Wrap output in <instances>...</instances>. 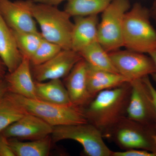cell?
Listing matches in <instances>:
<instances>
[{
  "mask_svg": "<svg viewBox=\"0 0 156 156\" xmlns=\"http://www.w3.org/2000/svg\"><path fill=\"white\" fill-rule=\"evenodd\" d=\"M131 91L126 116L156 129V114L150 92L143 79L130 82Z\"/></svg>",
  "mask_w": 156,
  "mask_h": 156,
  "instance_id": "9",
  "label": "cell"
},
{
  "mask_svg": "<svg viewBox=\"0 0 156 156\" xmlns=\"http://www.w3.org/2000/svg\"><path fill=\"white\" fill-rule=\"evenodd\" d=\"M82 58L79 53L71 49L62 50L48 61L39 65L31 66L33 77L37 82L65 78Z\"/></svg>",
  "mask_w": 156,
  "mask_h": 156,
  "instance_id": "11",
  "label": "cell"
},
{
  "mask_svg": "<svg viewBox=\"0 0 156 156\" xmlns=\"http://www.w3.org/2000/svg\"><path fill=\"white\" fill-rule=\"evenodd\" d=\"M33 0H0V14L12 30L38 32L33 15Z\"/></svg>",
  "mask_w": 156,
  "mask_h": 156,
  "instance_id": "10",
  "label": "cell"
},
{
  "mask_svg": "<svg viewBox=\"0 0 156 156\" xmlns=\"http://www.w3.org/2000/svg\"><path fill=\"white\" fill-rule=\"evenodd\" d=\"M113 0H67L65 11L71 17L98 15Z\"/></svg>",
  "mask_w": 156,
  "mask_h": 156,
  "instance_id": "22",
  "label": "cell"
},
{
  "mask_svg": "<svg viewBox=\"0 0 156 156\" xmlns=\"http://www.w3.org/2000/svg\"><path fill=\"white\" fill-rule=\"evenodd\" d=\"M7 69L4 64L0 63V82L4 80L6 75V69Z\"/></svg>",
  "mask_w": 156,
  "mask_h": 156,
  "instance_id": "32",
  "label": "cell"
},
{
  "mask_svg": "<svg viewBox=\"0 0 156 156\" xmlns=\"http://www.w3.org/2000/svg\"><path fill=\"white\" fill-rule=\"evenodd\" d=\"M108 53L118 72L130 82L152 76L156 72L153 60L145 53L128 50H119Z\"/></svg>",
  "mask_w": 156,
  "mask_h": 156,
  "instance_id": "8",
  "label": "cell"
},
{
  "mask_svg": "<svg viewBox=\"0 0 156 156\" xmlns=\"http://www.w3.org/2000/svg\"><path fill=\"white\" fill-rule=\"evenodd\" d=\"M148 54L152 59V60H153L156 68V49L154 50L153 51H151ZM152 76L154 80L156 82V72L153 75H152Z\"/></svg>",
  "mask_w": 156,
  "mask_h": 156,
  "instance_id": "31",
  "label": "cell"
},
{
  "mask_svg": "<svg viewBox=\"0 0 156 156\" xmlns=\"http://www.w3.org/2000/svg\"><path fill=\"white\" fill-rule=\"evenodd\" d=\"M112 156H156L148 151L139 149H131L122 151H113Z\"/></svg>",
  "mask_w": 156,
  "mask_h": 156,
  "instance_id": "25",
  "label": "cell"
},
{
  "mask_svg": "<svg viewBox=\"0 0 156 156\" xmlns=\"http://www.w3.org/2000/svg\"><path fill=\"white\" fill-rule=\"evenodd\" d=\"M15 156L49 155L53 142L51 135L41 139L23 141L17 138H9Z\"/></svg>",
  "mask_w": 156,
  "mask_h": 156,
  "instance_id": "19",
  "label": "cell"
},
{
  "mask_svg": "<svg viewBox=\"0 0 156 156\" xmlns=\"http://www.w3.org/2000/svg\"><path fill=\"white\" fill-rule=\"evenodd\" d=\"M37 99L62 106L73 105L61 79L45 82L35 81Z\"/></svg>",
  "mask_w": 156,
  "mask_h": 156,
  "instance_id": "18",
  "label": "cell"
},
{
  "mask_svg": "<svg viewBox=\"0 0 156 156\" xmlns=\"http://www.w3.org/2000/svg\"><path fill=\"white\" fill-rule=\"evenodd\" d=\"M12 30L17 48L23 57H27L30 60L44 38L41 32H27Z\"/></svg>",
  "mask_w": 156,
  "mask_h": 156,
  "instance_id": "23",
  "label": "cell"
},
{
  "mask_svg": "<svg viewBox=\"0 0 156 156\" xmlns=\"http://www.w3.org/2000/svg\"><path fill=\"white\" fill-rule=\"evenodd\" d=\"M4 80L9 92L27 98L37 99L35 81L28 58L23 57L19 66L14 71L6 74Z\"/></svg>",
  "mask_w": 156,
  "mask_h": 156,
  "instance_id": "14",
  "label": "cell"
},
{
  "mask_svg": "<svg viewBox=\"0 0 156 156\" xmlns=\"http://www.w3.org/2000/svg\"><path fill=\"white\" fill-rule=\"evenodd\" d=\"M87 62L82 58L66 77L64 83L73 104L83 108L94 98L87 87Z\"/></svg>",
  "mask_w": 156,
  "mask_h": 156,
  "instance_id": "13",
  "label": "cell"
},
{
  "mask_svg": "<svg viewBox=\"0 0 156 156\" xmlns=\"http://www.w3.org/2000/svg\"><path fill=\"white\" fill-rule=\"evenodd\" d=\"M127 82H130L119 73L98 69L87 63V87L93 98L101 91L115 88Z\"/></svg>",
  "mask_w": 156,
  "mask_h": 156,
  "instance_id": "17",
  "label": "cell"
},
{
  "mask_svg": "<svg viewBox=\"0 0 156 156\" xmlns=\"http://www.w3.org/2000/svg\"><path fill=\"white\" fill-rule=\"evenodd\" d=\"M156 129L124 117L113 128L106 138L123 151L143 150L156 155V144L153 136Z\"/></svg>",
  "mask_w": 156,
  "mask_h": 156,
  "instance_id": "7",
  "label": "cell"
},
{
  "mask_svg": "<svg viewBox=\"0 0 156 156\" xmlns=\"http://www.w3.org/2000/svg\"><path fill=\"white\" fill-rule=\"evenodd\" d=\"M7 92H8V86L5 81L4 79L0 82V99Z\"/></svg>",
  "mask_w": 156,
  "mask_h": 156,
  "instance_id": "29",
  "label": "cell"
},
{
  "mask_svg": "<svg viewBox=\"0 0 156 156\" xmlns=\"http://www.w3.org/2000/svg\"><path fill=\"white\" fill-rule=\"evenodd\" d=\"M0 59L9 73L21 63L23 56L17 48L12 30L0 14Z\"/></svg>",
  "mask_w": 156,
  "mask_h": 156,
  "instance_id": "16",
  "label": "cell"
},
{
  "mask_svg": "<svg viewBox=\"0 0 156 156\" xmlns=\"http://www.w3.org/2000/svg\"><path fill=\"white\" fill-rule=\"evenodd\" d=\"M53 126L39 117L27 113L3 130L1 134L7 138L32 140L50 136Z\"/></svg>",
  "mask_w": 156,
  "mask_h": 156,
  "instance_id": "12",
  "label": "cell"
},
{
  "mask_svg": "<svg viewBox=\"0 0 156 156\" xmlns=\"http://www.w3.org/2000/svg\"><path fill=\"white\" fill-rule=\"evenodd\" d=\"M0 63H1V64H3V62H2V60H1V59H0Z\"/></svg>",
  "mask_w": 156,
  "mask_h": 156,
  "instance_id": "34",
  "label": "cell"
},
{
  "mask_svg": "<svg viewBox=\"0 0 156 156\" xmlns=\"http://www.w3.org/2000/svg\"><path fill=\"white\" fill-rule=\"evenodd\" d=\"M150 11L151 17L153 18L154 21L156 25V0H154L151 8L150 9Z\"/></svg>",
  "mask_w": 156,
  "mask_h": 156,
  "instance_id": "30",
  "label": "cell"
},
{
  "mask_svg": "<svg viewBox=\"0 0 156 156\" xmlns=\"http://www.w3.org/2000/svg\"><path fill=\"white\" fill-rule=\"evenodd\" d=\"M153 137L154 141V142H155L156 144V134H154L153 136Z\"/></svg>",
  "mask_w": 156,
  "mask_h": 156,
  "instance_id": "33",
  "label": "cell"
},
{
  "mask_svg": "<svg viewBox=\"0 0 156 156\" xmlns=\"http://www.w3.org/2000/svg\"><path fill=\"white\" fill-rule=\"evenodd\" d=\"M13 94L27 112L39 117L53 127L89 123L83 108L62 106Z\"/></svg>",
  "mask_w": 156,
  "mask_h": 156,
  "instance_id": "4",
  "label": "cell"
},
{
  "mask_svg": "<svg viewBox=\"0 0 156 156\" xmlns=\"http://www.w3.org/2000/svg\"><path fill=\"white\" fill-rule=\"evenodd\" d=\"M0 156H15L9 144V138L0 134Z\"/></svg>",
  "mask_w": 156,
  "mask_h": 156,
  "instance_id": "26",
  "label": "cell"
},
{
  "mask_svg": "<svg viewBox=\"0 0 156 156\" xmlns=\"http://www.w3.org/2000/svg\"><path fill=\"white\" fill-rule=\"evenodd\" d=\"M79 53L82 58L92 67L119 73L112 62L109 53L98 41L87 46Z\"/></svg>",
  "mask_w": 156,
  "mask_h": 156,
  "instance_id": "21",
  "label": "cell"
},
{
  "mask_svg": "<svg viewBox=\"0 0 156 156\" xmlns=\"http://www.w3.org/2000/svg\"><path fill=\"white\" fill-rule=\"evenodd\" d=\"M71 49L79 53L84 48L98 41V15L74 17Z\"/></svg>",
  "mask_w": 156,
  "mask_h": 156,
  "instance_id": "15",
  "label": "cell"
},
{
  "mask_svg": "<svg viewBox=\"0 0 156 156\" xmlns=\"http://www.w3.org/2000/svg\"><path fill=\"white\" fill-rule=\"evenodd\" d=\"M33 1L34 2L36 3L45 4V5L57 7L62 2L67 0H33Z\"/></svg>",
  "mask_w": 156,
  "mask_h": 156,
  "instance_id": "28",
  "label": "cell"
},
{
  "mask_svg": "<svg viewBox=\"0 0 156 156\" xmlns=\"http://www.w3.org/2000/svg\"><path fill=\"white\" fill-rule=\"evenodd\" d=\"M62 49L58 45L43 38L30 59L31 66L41 64L53 58Z\"/></svg>",
  "mask_w": 156,
  "mask_h": 156,
  "instance_id": "24",
  "label": "cell"
},
{
  "mask_svg": "<svg viewBox=\"0 0 156 156\" xmlns=\"http://www.w3.org/2000/svg\"><path fill=\"white\" fill-rule=\"evenodd\" d=\"M131 91L130 82L98 92L83 108L89 123L107 137L113 128L127 115Z\"/></svg>",
  "mask_w": 156,
  "mask_h": 156,
  "instance_id": "1",
  "label": "cell"
},
{
  "mask_svg": "<svg viewBox=\"0 0 156 156\" xmlns=\"http://www.w3.org/2000/svg\"><path fill=\"white\" fill-rule=\"evenodd\" d=\"M53 142L72 140L80 144L87 156H112L111 150L104 141L98 129L90 123L53 127L51 135Z\"/></svg>",
  "mask_w": 156,
  "mask_h": 156,
  "instance_id": "6",
  "label": "cell"
},
{
  "mask_svg": "<svg viewBox=\"0 0 156 156\" xmlns=\"http://www.w3.org/2000/svg\"><path fill=\"white\" fill-rule=\"evenodd\" d=\"M130 7L128 0H113L102 12L98 27L97 40L108 53L123 47L124 17Z\"/></svg>",
  "mask_w": 156,
  "mask_h": 156,
  "instance_id": "5",
  "label": "cell"
},
{
  "mask_svg": "<svg viewBox=\"0 0 156 156\" xmlns=\"http://www.w3.org/2000/svg\"><path fill=\"white\" fill-rule=\"evenodd\" d=\"M27 113L13 93L9 91L6 92L0 99V134L7 127Z\"/></svg>",
  "mask_w": 156,
  "mask_h": 156,
  "instance_id": "20",
  "label": "cell"
},
{
  "mask_svg": "<svg viewBox=\"0 0 156 156\" xmlns=\"http://www.w3.org/2000/svg\"><path fill=\"white\" fill-rule=\"evenodd\" d=\"M143 79L146 84L150 92L156 114V89L151 82L149 76H146L143 78Z\"/></svg>",
  "mask_w": 156,
  "mask_h": 156,
  "instance_id": "27",
  "label": "cell"
},
{
  "mask_svg": "<svg viewBox=\"0 0 156 156\" xmlns=\"http://www.w3.org/2000/svg\"><path fill=\"white\" fill-rule=\"evenodd\" d=\"M32 10L43 37L58 45L62 50L71 49L73 23L69 14L56 6L34 2Z\"/></svg>",
  "mask_w": 156,
  "mask_h": 156,
  "instance_id": "3",
  "label": "cell"
},
{
  "mask_svg": "<svg viewBox=\"0 0 156 156\" xmlns=\"http://www.w3.org/2000/svg\"><path fill=\"white\" fill-rule=\"evenodd\" d=\"M150 9L135 3L124 17L123 47L127 50L149 54L156 49V30L151 21Z\"/></svg>",
  "mask_w": 156,
  "mask_h": 156,
  "instance_id": "2",
  "label": "cell"
}]
</instances>
